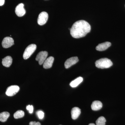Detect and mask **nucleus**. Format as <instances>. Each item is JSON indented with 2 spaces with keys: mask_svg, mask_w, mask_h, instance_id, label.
<instances>
[{
  "mask_svg": "<svg viewBox=\"0 0 125 125\" xmlns=\"http://www.w3.org/2000/svg\"><path fill=\"white\" fill-rule=\"evenodd\" d=\"M79 61V59L77 57H71L67 59L65 62V68L67 69L71 67L72 66L75 64Z\"/></svg>",
  "mask_w": 125,
  "mask_h": 125,
  "instance_id": "8",
  "label": "nucleus"
},
{
  "mask_svg": "<svg viewBox=\"0 0 125 125\" xmlns=\"http://www.w3.org/2000/svg\"><path fill=\"white\" fill-rule=\"evenodd\" d=\"M27 109L29 111L30 114H32L33 112V107L32 105H29L27 106Z\"/></svg>",
  "mask_w": 125,
  "mask_h": 125,
  "instance_id": "20",
  "label": "nucleus"
},
{
  "mask_svg": "<svg viewBox=\"0 0 125 125\" xmlns=\"http://www.w3.org/2000/svg\"><path fill=\"white\" fill-rule=\"evenodd\" d=\"M36 114L40 120H42L44 116V113L42 111H38L36 112Z\"/></svg>",
  "mask_w": 125,
  "mask_h": 125,
  "instance_id": "19",
  "label": "nucleus"
},
{
  "mask_svg": "<svg viewBox=\"0 0 125 125\" xmlns=\"http://www.w3.org/2000/svg\"><path fill=\"white\" fill-rule=\"evenodd\" d=\"M24 112L22 110H19L16 112L14 114V117L15 119H18L23 117L24 116Z\"/></svg>",
  "mask_w": 125,
  "mask_h": 125,
  "instance_id": "17",
  "label": "nucleus"
},
{
  "mask_svg": "<svg viewBox=\"0 0 125 125\" xmlns=\"http://www.w3.org/2000/svg\"><path fill=\"white\" fill-rule=\"evenodd\" d=\"M12 58L10 56H7L2 60V63L4 66L6 67H9L12 63Z\"/></svg>",
  "mask_w": 125,
  "mask_h": 125,
  "instance_id": "14",
  "label": "nucleus"
},
{
  "mask_svg": "<svg viewBox=\"0 0 125 125\" xmlns=\"http://www.w3.org/2000/svg\"><path fill=\"white\" fill-rule=\"evenodd\" d=\"M54 57H49L47 58L43 63V67L45 69H48L52 67L54 61Z\"/></svg>",
  "mask_w": 125,
  "mask_h": 125,
  "instance_id": "11",
  "label": "nucleus"
},
{
  "mask_svg": "<svg viewBox=\"0 0 125 125\" xmlns=\"http://www.w3.org/2000/svg\"><path fill=\"white\" fill-rule=\"evenodd\" d=\"M111 45V43L109 42L102 43L99 44L96 47V49L97 51H105Z\"/></svg>",
  "mask_w": 125,
  "mask_h": 125,
  "instance_id": "10",
  "label": "nucleus"
},
{
  "mask_svg": "<svg viewBox=\"0 0 125 125\" xmlns=\"http://www.w3.org/2000/svg\"><path fill=\"white\" fill-rule=\"evenodd\" d=\"M83 80V79L82 77H79L77 78L76 79L72 81L70 83V85L72 87L75 88L77 87L81 83Z\"/></svg>",
  "mask_w": 125,
  "mask_h": 125,
  "instance_id": "15",
  "label": "nucleus"
},
{
  "mask_svg": "<svg viewBox=\"0 0 125 125\" xmlns=\"http://www.w3.org/2000/svg\"><path fill=\"white\" fill-rule=\"evenodd\" d=\"M14 45L13 39L10 37H6L2 40V47L4 48H8Z\"/></svg>",
  "mask_w": 125,
  "mask_h": 125,
  "instance_id": "7",
  "label": "nucleus"
},
{
  "mask_svg": "<svg viewBox=\"0 0 125 125\" xmlns=\"http://www.w3.org/2000/svg\"><path fill=\"white\" fill-rule=\"evenodd\" d=\"M37 46L34 44L29 45L26 48L23 54V58L24 60H27L31 56V55L36 51Z\"/></svg>",
  "mask_w": 125,
  "mask_h": 125,
  "instance_id": "3",
  "label": "nucleus"
},
{
  "mask_svg": "<svg viewBox=\"0 0 125 125\" xmlns=\"http://www.w3.org/2000/svg\"><path fill=\"white\" fill-rule=\"evenodd\" d=\"M106 120L103 116H101L96 121V125H105Z\"/></svg>",
  "mask_w": 125,
  "mask_h": 125,
  "instance_id": "18",
  "label": "nucleus"
},
{
  "mask_svg": "<svg viewBox=\"0 0 125 125\" xmlns=\"http://www.w3.org/2000/svg\"><path fill=\"white\" fill-rule=\"evenodd\" d=\"M29 125H41V123L39 122H36L35 121L30 122Z\"/></svg>",
  "mask_w": 125,
  "mask_h": 125,
  "instance_id": "21",
  "label": "nucleus"
},
{
  "mask_svg": "<svg viewBox=\"0 0 125 125\" xmlns=\"http://www.w3.org/2000/svg\"><path fill=\"white\" fill-rule=\"evenodd\" d=\"M48 14L45 11L41 12L38 16V23L40 25L45 24L48 19Z\"/></svg>",
  "mask_w": 125,
  "mask_h": 125,
  "instance_id": "4",
  "label": "nucleus"
},
{
  "mask_svg": "<svg viewBox=\"0 0 125 125\" xmlns=\"http://www.w3.org/2000/svg\"><path fill=\"white\" fill-rule=\"evenodd\" d=\"M89 125H96L95 124H94V123H90Z\"/></svg>",
  "mask_w": 125,
  "mask_h": 125,
  "instance_id": "23",
  "label": "nucleus"
},
{
  "mask_svg": "<svg viewBox=\"0 0 125 125\" xmlns=\"http://www.w3.org/2000/svg\"></svg>",
  "mask_w": 125,
  "mask_h": 125,
  "instance_id": "24",
  "label": "nucleus"
},
{
  "mask_svg": "<svg viewBox=\"0 0 125 125\" xmlns=\"http://www.w3.org/2000/svg\"><path fill=\"white\" fill-rule=\"evenodd\" d=\"M81 113V109L79 107L73 108L72 109L71 112L72 118L73 120H76L79 116Z\"/></svg>",
  "mask_w": 125,
  "mask_h": 125,
  "instance_id": "12",
  "label": "nucleus"
},
{
  "mask_svg": "<svg viewBox=\"0 0 125 125\" xmlns=\"http://www.w3.org/2000/svg\"><path fill=\"white\" fill-rule=\"evenodd\" d=\"M5 0H0V6L3 5L4 4Z\"/></svg>",
  "mask_w": 125,
  "mask_h": 125,
  "instance_id": "22",
  "label": "nucleus"
},
{
  "mask_svg": "<svg viewBox=\"0 0 125 125\" xmlns=\"http://www.w3.org/2000/svg\"><path fill=\"white\" fill-rule=\"evenodd\" d=\"M96 67L99 69H107L113 65L111 61L107 58H102L98 60L95 62Z\"/></svg>",
  "mask_w": 125,
  "mask_h": 125,
  "instance_id": "2",
  "label": "nucleus"
},
{
  "mask_svg": "<svg viewBox=\"0 0 125 125\" xmlns=\"http://www.w3.org/2000/svg\"><path fill=\"white\" fill-rule=\"evenodd\" d=\"M91 30V26L84 20L78 21L74 23L71 28L70 34L75 38H79L85 37Z\"/></svg>",
  "mask_w": 125,
  "mask_h": 125,
  "instance_id": "1",
  "label": "nucleus"
},
{
  "mask_svg": "<svg viewBox=\"0 0 125 125\" xmlns=\"http://www.w3.org/2000/svg\"><path fill=\"white\" fill-rule=\"evenodd\" d=\"M19 90L20 87L18 85H11L7 88L6 94L7 96H13L16 94Z\"/></svg>",
  "mask_w": 125,
  "mask_h": 125,
  "instance_id": "5",
  "label": "nucleus"
},
{
  "mask_svg": "<svg viewBox=\"0 0 125 125\" xmlns=\"http://www.w3.org/2000/svg\"><path fill=\"white\" fill-rule=\"evenodd\" d=\"M23 4L21 3L16 6L15 8V12L16 15L19 17H22L25 14V10L24 8Z\"/></svg>",
  "mask_w": 125,
  "mask_h": 125,
  "instance_id": "9",
  "label": "nucleus"
},
{
  "mask_svg": "<svg viewBox=\"0 0 125 125\" xmlns=\"http://www.w3.org/2000/svg\"><path fill=\"white\" fill-rule=\"evenodd\" d=\"M48 55V52L46 51L40 52L37 55L36 60L38 62L39 64L42 65L47 59Z\"/></svg>",
  "mask_w": 125,
  "mask_h": 125,
  "instance_id": "6",
  "label": "nucleus"
},
{
  "mask_svg": "<svg viewBox=\"0 0 125 125\" xmlns=\"http://www.w3.org/2000/svg\"><path fill=\"white\" fill-rule=\"evenodd\" d=\"M10 116L9 113L7 112H4L0 113V121L5 122L7 120V119Z\"/></svg>",
  "mask_w": 125,
  "mask_h": 125,
  "instance_id": "16",
  "label": "nucleus"
},
{
  "mask_svg": "<svg viewBox=\"0 0 125 125\" xmlns=\"http://www.w3.org/2000/svg\"><path fill=\"white\" fill-rule=\"evenodd\" d=\"M103 104L100 101H96L92 103L91 108L92 110L94 111H98L102 108Z\"/></svg>",
  "mask_w": 125,
  "mask_h": 125,
  "instance_id": "13",
  "label": "nucleus"
}]
</instances>
